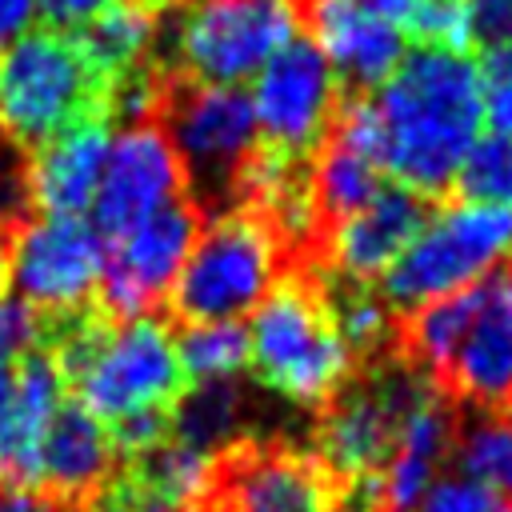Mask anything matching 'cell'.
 <instances>
[{
  "mask_svg": "<svg viewBox=\"0 0 512 512\" xmlns=\"http://www.w3.org/2000/svg\"><path fill=\"white\" fill-rule=\"evenodd\" d=\"M348 484L312 452L280 436H240L208 468L196 512H332Z\"/></svg>",
  "mask_w": 512,
  "mask_h": 512,
  "instance_id": "52a82bcc",
  "label": "cell"
},
{
  "mask_svg": "<svg viewBox=\"0 0 512 512\" xmlns=\"http://www.w3.org/2000/svg\"><path fill=\"white\" fill-rule=\"evenodd\" d=\"M472 44H504L512 40V0H468Z\"/></svg>",
  "mask_w": 512,
  "mask_h": 512,
  "instance_id": "f546056e",
  "label": "cell"
},
{
  "mask_svg": "<svg viewBox=\"0 0 512 512\" xmlns=\"http://www.w3.org/2000/svg\"><path fill=\"white\" fill-rule=\"evenodd\" d=\"M8 228H0V292H4V280H8Z\"/></svg>",
  "mask_w": 512,
  "mask_h": 512,
  "instance_id": "e575fe53",
  "label": "cell"
},
{
  "mask_svg": "<svg viewBox=\"0 0 512 512\" xmlns=\"http://www.w3.org/2000/svg\"><path fill=\"white\" fill-rule=\"evenodd\" d=\"M0 480H4V472H0Z\"/></svg>",
  "mask_w": 512,
  "mask_h": 512,
  "instance_id": "8d00e7d4",
  "label": "cell"
},
{
  "mask_svg": "<svg viewBox=\"0 0 512 512\" xmlns=\"http://www.w3.org/2000/svg\"><path fill=\"white\" fill-rule=\"evenodd\" d=\"M204 228V212L192 196H180L128 228L124 236L104 244V272L96 288V304L112 320L152 316L164 304L176 272L184 268L196 236Z\"/></svg>",
  "mask_w": 512,
  "mask_h": 512,
  "instance_id": "8fae6325",
  "label": "cell"
},
{
  "mask_svg": "<svg viewBox=\"0 0 512 512\" xmlns=\"http://www.w3.org/2000/svg\"><path fill=\"white\" fill-rule=\"evenodd\" d=\"M404 36H412L416 48L468 52L472 48L468 0H412V12L404 20Z\"/></svg>",
  "mask_w": 512,
  "mask_h": 512,
  "instance_id": "d4e9b609",
  "label": "cell"
},
{
  "mask_svg": "<svg viewBox=\"0 0 512 512\" xmlns=\"http://www.w3.org/2000/svg\"><path fill=\"white\" fill-rule=\"evenodd\" d=\"M108 120L76 124L28 152V200L40 216H84L92 212L104 164H108Z\"/></svg>",
  "mask_w": 512,
  "mask_h": 512,
  "instance_id": "ac0fdd59",
  "label": "cell"
},
{
  "mask_svg": "<svg viewBox=\"0 0 512 512\" xmlns=\"http://www.w3.org/2000/svg\"><path fill=\"white\" fill-rule=\"evenodd\" d=\"M412 512H512V500L488 492L468 476H440Z\"/></svg>",
  "mask_w": 512,
  "mask_h": 512,
  "instance_id": "83f0119b",
  "label": "cell"
},
{
  "mask_svg": "<svg viewBox=\"0 0 512 512\" xmlns=\"http://www.w3.org/2000/svg\"><path fill=\"white\" fill-rule=\"evenodd\" d=\"M244 424H248V388L240 376L188 384L172 408V440L208 456L248 436Z\"/></svg>",
  "mask_w": 512,
  "mask_h": 512,
  "instance_id": "44dd1931",
  "label": "cell"
},
{
  "mask_svg": "<svg viewBox=\"0 0 512 512\" xmlns=\"http://www.w3.org/2000/svg\"><path fill=\"white\" fill-rule=\"evenodd\" d=\"M64 388L68 384L48 352H32L20 360L8 412L0 416V472L12 480V488H32L40 440L56 408L64 404Z\"/></svg>",
  "mask_w": 512,
  "mask_h": 512,
  "instance_id": "d6986e66",
  "label": "cell"
},
{
  "mask_svg": "<svg viewBox=\"0 0 512 512\" xmlns=\"http://www.w3.org/2000/svg\"><path fill=\"white\" fill-rule=\"evenodd\" d=\"M248 368L264 388L308 412H320L360 372L356 352L328 312L320 272H284L256 304Z\"/></svg>",
  "mask_w": 512,
  "mask_h": 512,
  "instance_id": "3957f363",
  "label": "cell"
},
{
  "mask_svg": "<svg viewBox=\"0 0 512 512\" xmlns=\"http://www.w3.org/2000/svg\"><path fill=\"white\" fill-rule=\"evenodd\" d=\"M176 352H180L188 384L240 376L248 368V328L240 320L188 324L176 332Z\"/></svg>",
  "mask_w": 512,
  "mask_h": 512,
  "instance_id": "603a6c76",
  "label": "cell"
},
{
  "mask_svg": "<svg viewBox=\"0 0 512 512\" xmlns=\"http://www.w3.org/2000/svg\"><path fill=\"white\" fill-rule=\"evenodd\" d=\"M300 20L292 0H184L172 32L176 72L228 84L256 76L288 40H296Z\"/></svg>",
  "mask_w": 512,
  "mask_h": 512,
  "instance_id": "ba28073f",
  "label": "cell"
},
{
  "mask_svg": "<svg viewBox=\"0 0 512 512\" xmlns=\"http://www.w3.org/2000/svg\"><path fill=\"white\" fill-rule=\"evenodd\" d=\"M296 20L320 48L344 92H376L404 60V32L360 0H292Z\"/></svg>",
  "mask_w": 512,
  "mask_h": 512,
  "instance_id": "9a60e30c",
  "label": "cell"
},
{
  "mask_svg": "<svg viewBox=\"0 0 512 512\" xmlns=\"http://www.w3.org/2000/svg\"><path fill=\"white\" fill-rule=\"evenodd\" d=\"M428 380L400 360L364 364L320 412L312 432V452L344 480H368L384 468L396 432L412 404L424 396Z\"/></svg>",
  "mask_w": 512,
  "mask_h": 512,
  "instance_id": "9c48e42d",
  "label": "cell"
},
{
  "mask_svg": "<svg viewBox=\"0 0 512 512\" xmlns=\"http://www.w3.org/2000/svg\"><path fill=\"white\" fill-rule=\"evenodd\" d=\"M164 4H180V0H164Z\"/></svg>",
  "mask_w": 512,
  "mask_h": 512,
  "instance_id": "d590c367",
  "label": "cell"
},
{
  "mask_svg": "<svg viewBox=\"0 0 512 512\" xmlns=\"http://www.w3.org/2000/svg\"><path fill=\"white\" fill-rule=\"evenodd\" d=\"M12 388H16V364L0 356V416L8 412V400H12Z\"/></svg>",
  "mask_w": 512,
  "mask_h": 512,
  "instance_id": "836d02e7",
  "label": "cell"
},
{
  "mask_svg": "<svg viewBox=\"0 0 512 512\" xmlns=\"http://www.w3.org/2000/svg\"><path fill=\"white\" fill-rule=\"evenodd\" d=\"M284 276V248L272 228L248 212L232 208L204 220L184 268L176 272L164 308L172 328L240 320Z\"/></svg>",
  "mask_w": 512,
  "mask_h": 512,
  "instance_id": "5b68a950",
  "label": "cell"
},
{
  "mask_svg": "<svg viewBox=\"0 0 512 512\" xmlns=\"http://www.w3.org/2000/svg\"><path fill=\"white\" fill-rule=\"evenodd\" d=\"M480 68V96H484V120L492 132L512 136V40L484 48Z\"/></svg>",
  "mask_w": 512,
  "mask_h": 512,
  "instance_id": "484cf974",
  "label": "cell"
},
{
  "mask_svg": "<svg viewBox=\"0 0 512 512\" xmlns=\"http://www.w3.org/2000/svg\"><path fill=\"white\" fill-rule=\"evenodd\" d=\"M380 116L384 176L432 204L452 192L456 168L480 140L484 96L468 52L412 48L372 92Z\"/></svg>",
  "mask_w": 512,
  "mask_h": 512,
  "instance_id": "6da1fadb",
  "label": "cell"
},
{
  "mask_svg": "<svg viewBox=\"0 0 512 512\" xmlns=\"http://www.w3.org/2000/svg\"><path fill=\"white\" fill-rule=\"evenodd\" d=\"M116 464L120 456L108 424L92 416L80 400H64L40 440L32 488L68 504H88L116 472Z\"/></svg>",
  "mask_w": 512,
  "mask_h": 512,
  "instance_id": "e0dca14e",
  "label": "cell"
},
{
  "mask_svg": "<svg viewBox=\"0 0 512 512\" xmlns=\"http://www.w3.org/2000/svg\"><path fill=\"white\" fill-rule=\"evenodd\" d=\"M36 0H0V48L20 40L36 20Z\"/></svg>",
  "mask_w": 512,
  "mask_h": 512,
  "instance_id": "d6a6232c",
  "label": "cell"
},
{
  "mask_svg": "<svg viewBox=\"0 0 512 512\" xmlns=\"http://www.w3.org/2000/svg\"><path fill=\"white\" fill-rule=\"evenodd\" d=\"M448 196L464 200V204L512 208V136H504V132L480 136L468 148V156L460 160Z\"/></svg>",
  "mask_w": 512,
  "mask_h": 512,
  "instance_id": "cb8c5ba5",
  "label": "cell"
},
{
  "mask_svg": "<svg viewBox=\"0 0 512 512\" xmlns=\"http://www.w3.org/2000/svg\"><path fill=\"white\" fill-rule=\"evenodd\" d=\"M460 476L484 484L488 492L512 500V416L508 412H464L452 444Z\"/></svg>",
  "mask_w": 512,
  "mask_h": 512,
  "instance_id": "7402d4cb",
  "label": "cell"
},
{
  "mask_svg": "<svg viewBox=\"0 0 512 512\" xmlns=\"http://www.w3.org/2000/svg\"><path fill=\"white\" fill-rule=\"evenodd\" d=\"M436 388L472 412L512 408V264L472 284V312Z\"/></svg>",
  "mask_w": 512,
  "mask_h": 512,
  "instance_id": "5bb4252c",
  "label": "cell"
},
{
  "mask_svg": "<svg viewBox=\"0 0 512 512\" xmlns=\"http://www.w3.org/2000/svg\"><path fill=\"white\" fill-rule=\"evenodd\" d=\"M432 208H436L432 200L388 180L364 208H356L348 220L332 228L328 272L356 284H376L388 272V264L408 248V240L420 232Z\"/></svg>",
  "mask_w": 512,
  "mask_h": 512,
  "instance_id": "2e32d148",
  "label": "cell"
},
{
  "mask_svg": "<svg viewBox=\"0 0 512 512\" xmlns=\"http://www.w3.org/2000/svg\"><path fill=\"white\" fill-rule=\"evenodd\" d=\"M104 272V236L84 216H28L8 236L12 296L44 316H68L96 304Z\"/></svg>",
  "mask_w": 512,
  "mask_h": 512,
  "instance_id": "30bf717a",
  "label": "cell"
},
{
  "mask_svg": "<svg viewBox=\"0 0 512 512\" xmlns=\"http://www.w3.org/2000/svg\"><path fill=\"white\" fill-rule=\"evenodd\" d=\"M0 512H84V504H68L36 488H12L0 496Z\"/></svg>",
  "mask_w": 512,
  "mask_h": 512,
  "instance_id": "1f68e13d",
  "label": "cell"
},
{
  "mask_svg": "<svg viewBox=\"0 0 512 512\" xmlns=\"http://www.w3.org/2000/svg\"><path fill=\"white\" fill-rule=\"evenodd\" d=\"M512 252V208L444 200L380 276L396 316L484 280Z\"/></svg>",
  "mask_w": 512,
  "mask_h": 512,
  "instance_id": "8992f818",
  "label": "cell"
},
{
  "mask_svg": "<svg viewBox=\"0 0 512 512\" xmlns=\"http://www.w3.org/2000/svg\"><path fill=\"white\" fill-rule=\"evenodd\" d=\"M148 116L172 140L188 176V196L204 220L232 212L240 204L244 172L260 148L252 100L240 88L204 84L156 60V92Z\"/></svg>",
  "mask_w": 512,
  "mask_h": 512,
  "instance_id": "7a4b0ae2",
  "label": "cell"
},
{
  "mask_svg": "<svg viewBox=\"0 0 512 512\" xmlns=\"http://www.w3.org/2000/svg\"><path fill=\"white\" fill-rule=\"evenodd\" d=\"M180 196H188V176L164 128L152 116L128 120L108 144V164L92 200V228L108 244Z\"/></svg>",
  "mask_w": 512,
  "mask_h": 512,
  "instance_id": "4fadbf2b",
  "label": "cell"
},
{
  "mask_svg": "<svg viewBox=\"0 0 512 512\" xmlns=\"http://www.w3.org/2000/svg\"><path fill=\"white\" fill-rule=\"evenodd\" d=\"M340 96L344 88L320 48L312 40H288L256 72V88L248 96L260 144L288 156H312L340 108Z\"/></svg>",
  "mask_w": 512,
  "mask_h": 512,
  "instance_id": "7c38bea8",
  "label": "cell"
},
{
  "mask_svg": "<svg viewBox=\"0 0 512 512\" xmlns=\"http://www.w3.org/2000/svg\"><path fill=\"white\" fill-rule=\"evenodd\" d=\"M164 0H116L100 16H92L80 28H68L84 56L96 64V72L116 88V80L132 76L136 68L152 64L156 40L164 28Z\"/></svg>",
  "mask_w": 512,
  "mask_h": 512,
  "instance_id": "ffe728a7",
  "label": "cell"
},
{
  "mask_svg": "<svg viewBox=\"0 0 512 512\" xmlns=\"http://www.w3.org/2000/svg\"><path fill=\"white\" fill-rule=\"evenodd\" d=\"M48 316L24 304L20 296H0V356L20 364L32 352H44Z\"/></svg>",
  "mask_w": 512,
  "mask_h": 512,
  "instance_id": "4316f807",
  "label": "cell"
},
{
  "mask_svg": "<svg viewBox=\"0 0 512 512\" xmlns=\"http://www.w3.org/2000/svg\"><path fill=\"white\" fill-rule=\"evenodd\" d=\"M28 212V152L8 132H0V228L12 232L28 220Z\"/></svg>",
  "mask_w": 512,
  "mask_h": 512,
  "instance_id": "f1b7e54d",
  "label": "cell"
},
{
  "mask_svg": "<svg viewBox=\"0 0 512 512\" xmlns=\"http://www.w3.org/2000/svg\"><path fill=\"white\" fill-rule=\"evenodd\" d=\"M112 4L116 0H36V12L52 28H80V24H88L92 16H100Z\"/></svg>",
  "mask_w": 512,
  "mask_h": 512,
  "instance_id": "4dcf8cb0",
  "label": "cell"
},
{
  "mask_svg": "<svg viewBox=\"0 0 512 512\" xmlns=\"http://www.w3.org/2000/svg\"><path fill=\"white\" fill-rule=\"evenodd\" d=\"M112 116V84L68 28H28L0 56V124L24 148Z\"/></svg>",
  "mask_w": 512,
  "mask_h": 512,
  "instance_id": "277c9868",
  "label": "cell"
}]
</instances>
